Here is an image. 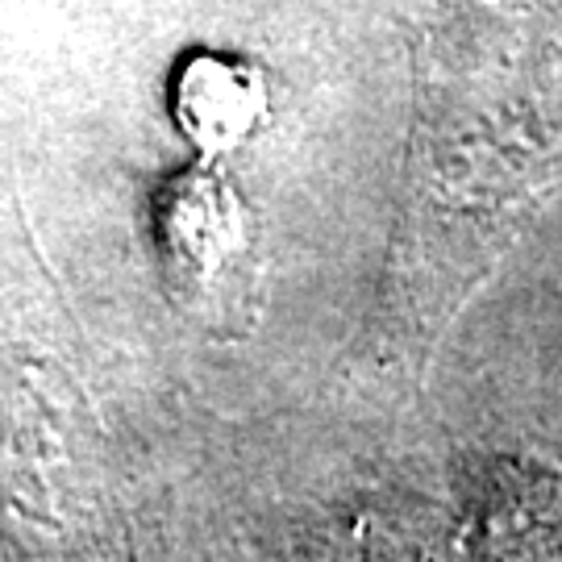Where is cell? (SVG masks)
<instances>
[{
	"mask_svg": "<svg viewBox=\"0 0 562 562\" xmlns=\"http://www.w3.org/2000/svg\"><path fill=\"white\" fill-rule=\"evenodd\" d=\"M417 134L401 280L434 338L562 192V0H408Z\"/></svg>",
	"mask_w": 562,
	"mask_h": 562,
	"instance_id": "6da1fadb",
	"label": "cell"
},
{
	"mask_svg": "<svg viewBox=\"0 0 562 562\" xmlns=\"http://www.w3.org/2000/svg\"><path fill=\"white\" fill-rule=\"evenodd\" d=\"M150 241L171 304L213 334H234L259 288V217L225 162L196 159L159 183Z\"/></svg>",
	"mask_w": 562,
	"mask_h": 562,
	"instance_id": "7a4b0ae2",
	"label": "cell"
},
{
	"mask_svg": "<svg viewBox=\"0 0 562 562\" xmlns=\"http://www.w3.org/2000/svg\"><path fill=\"white\" fill-rule=\"evenodd\" d=\"M167 109L180 138L204 162H229L271 125V80L259 63L192 50L176 63L167 83Z\"/></svg>",
	"mask_w": 562,
	"mask_h": 562,
	"instance_id": "3957f363",
	"label": "cell"
}]
</instances>
